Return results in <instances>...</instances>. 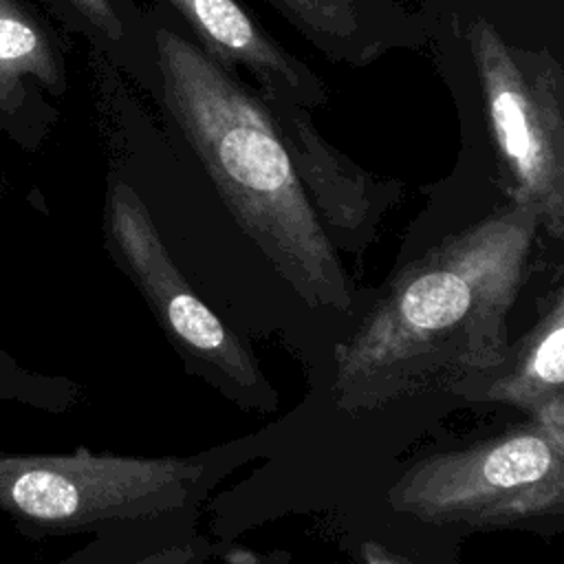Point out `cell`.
<instances>
[{"mask_svg": "<svg viewBox=\"0 0 564 564\" xmlns=\"http://www.w3.org/2000/svg\"><path fill=\"white\" fill-rule=\"evenodd\" d=\"M538 229L509 203L399 267L337 348L335 405L368 414L502 361Z\"/></svg>", "mask_w": 564, "mask_h": 564, "instance_id": "obj_1", "label": "cell"}, {"mask_svg": "<svg viewBox=\"0 0 564 564\" xmlns=\"http://www.w3.org/2000/svg\"><path fill=\"white\" fill-rule=\"evenodd\" d=\"M77 399V388L59 377H42L22 368L0 348V401L44 410H64Z\"/></svg>", "mask_w": 564, "mask_h": 564, "instance_id": "obj_12", "label": "cell"}, {"mask_svg": "<svg viewBox=\"0 0 564 564\" xmlns=\"http://www.w3.org/2000/svg\"><path fill=\"white\" fill-rule=\"evenodd\" d=\"M33 77L57 90L62 70L48 35L13 0H0V110H13Z\"/></svg>", "mask_w": 564, "mask_h": 564, "instance_id": "obj_11", "label": "cell"}, {"mask_svg": "<svg viewBox=\"0 0 564 564\" xmlns=\"http://www.w3.org/2000/svg\"><path fill=\"white\" fill-rule=\"evenodd\" d=\"M106 44L123 51L130 46L139 22L130 0H64Z\"/></svg>", "mask_w": 564, "mask_h": 564, "instance_id": "obj_13", "label": "cell"}, {"mask_svg": "<svg viewBox=\"0 0 564 564\" xmlns=\"http://www.w3.org/2000/svg\"><path fill=\"white\" fill-rule=\"evenodd\" d=\"M465 401L507 403L564 441V291L553 286L538 300V319L496 366L447 388Z\"/></svg>", "mask_w": 564, "mask_h": 564, "instance_id": "obj_8", "label": "cell"}, {"mask_svg": "<svg viewBox=\"0 0 564 564\" xmlns=\"http://www.w3.org/2000/svg\"><path fill=\"white\" fill-rule=\"evenodd\" d=\"M150 35L161 101L240 229L306 304L350 311L335 245L258 95L170 26Z\"/></svg>", "mask_w": 564, "mask_h": 564, "instance_id": "obj_2", "label": "cell"}, {"mask_svg": "<svg viewBox=\"0 0 564 564\" xmlns=\"http://www.w3.org/2000/svg\"><path fill=\"white\" fill-rule=\"evenodd\" d=\"M388 502L434 527L544 529L564 516V441L529 419L421 456L394 480Z\"/></svg>", "mask_w": 564, "mask_h": 564, "instance_id": "obj_3", "label": "cell"}, {"mask_svg": "<svg viewBox=\"0 0 564 564\" xmlns=\"http://www.w3.org/2000/svg\"><path fill=\"white\" fill-rule=\"evenodd\" d=\"M361 560H364V564H430V562H423L414 555H405L399 549H392L388 544L372 542V540L364 542Z\"/></svg>", "mask_w": 564, "mask_h": 564, "instance_id": "obj_14", "label": "cell"}, {"mask_svg": "<svg viewBox=\"0 0 564 564\" xmlns=\"http://www.w3.org/2000/svg\"><path fill=\"white\" fill-rule=\"evenodd\" d=\"M253 93L330 242L348 251H361L372 240L381 216L401 196V185L368 174L330 145L315 130L302 104L256 88Z\"/></svg>", "mask_w": 564, "mask_h": 564, "instance_id": "obj_7", "label": "cell"}, {"mask_svg": "<svg viewBox=\"0 0 564 564\" xmlns=\"http://www.w3.org/2000/svg\"><path fill=\"white\" fill-rule=\"evenodd\" d=\"M326 57L364 66L408 44L412 20L394 0H267Z\"/></svg>", "mask_w": 564, "mask_h": 564, "instance_id": "obj_10", "label": "cell"}, {"mask_svg": "<svg viewBox=\"0 0 564 564\" xmlns=\"http://www.w3.org/2000/svg\"><path fill=\"white\" fill-rule=\"evenodd\" d=\"M106 236L115 262L139 289L187 368L242 408L271 410L275 392L251 348L187 284L145 203L128 183L110 185Z\"/></svg>", "mask_w": 564, "mask_h": 564, "instance_id": "obj_6", "label": "cell"}, {"mask_svg": "<svg viewBox=\"0 0 564 564\" xmlns=\"http://www.w3.org/2000/svg\"><path fill=\"white\" fill-rule=\"evenodd\" d=\"M198 458L0 454V511L51 533L143 520L181 507L203 476Z\"/></svg>", "mask_w": 564, "mask_h": 564, "instance_id": "obj_5", "label": "cell"}, {"mask_svg": "<svg viewBox=\"0 0 564 564\" xmlns=\"http://www.w3.org/2000/svg\"><path fill=\"white\" fill-rule=\"evenodd\" d=\"M196 35V44L225 70L247 68L256 90L286 97L304 108L326 101L324 82L242 9L238 0H165Z\"/></svg>", "mask_w": 564, "mask_h": 564, "instance_id": "obj_9", "label": "cell"}, {"mask_svg": "<svg viewBox=\"0 0 564 564\" xmlns=\"http://www.w3.org/2000/svg\"><path fill=\"white\" fill-rule=\"evenodd\" d=\"M485 112L511 203L564 236V73L549 51L509 44L476 18L467 31Z\"/></svg>", "mask_w": 564, "mask_h": 564, "instance_id": "obj_4", "label": "cell"}]
</instances>
